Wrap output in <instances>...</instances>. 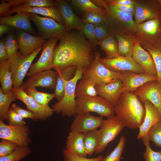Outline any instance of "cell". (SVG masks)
Here are the masks:
<instances>
[{
  "instance_id": "obj_1",
  "label": "cell",
  "mask_w": 161,
  "mask_h": 161,
  "mask_svg": "<svg viewBox=\"0 0 161 161\" xmlns=\"http://www.w3.org/2000/svg\"><path fill=\"white\" fill-rule=\"evenodd\" d=\"M55 47L53 65L56 71L74 66L84 72L91 66L95 49L81 30L67 31Z\"/></svg>"
},
{
  "instance_id": "obj_2",
  "label": "cell",
  "mask_w": 161,
  "mask_h": 161,
  "mask_svg": "<svg viewBox=\"0 0 161 161\" xmlns=\"http://www.w3.org/2000/svg\"><path fill=\"white\" fill-rule=\"evenodd\" d=\"M114 109L115 116L125 127L131 129H139L144 120L145 114L144 104L135 92H123Z\"/></svg>"
},
{
  "instance_id": "obj_3",
  "label": "cell",
  "mask_w": 161,
  "mask_h": 161,
  "mask_svg": "<svg viewBox=\"0 0 161 161\" xmlns=\"http://www.w3.org/2000/svg\"><path fill=\"white\" fill-rule=\"evenodd\" d=\"M103 8L104 23L111 33L129 32L134 33L137 24L131 14L121 11L115 7L107 5L105 0H92Z\"/></svg>"
},
{
  "instance_id": "obj_4",
  "label": "cell",
  "mask_w": 161,
  "mask_h": 161,
  "mask_svg": "<svg viewBox=\"0 0 161 161\" xmlns=\"http://www.w3.org/2000/svg\"><path fill=\"white\" fill-rule=\"evenodd\" d=\"M133 34L144 49H157L161 40V16L137 24Z\"/></svg>"
},
{
  "instance_id": "obj_5",
  "label": "cell",
  "mask_w": 161,
  "mask_h": 161,
  "mask_svg": "<svg viewBox=\"0 0 161 161\" xmlns=\"http://www.w3.org/2000/svg\"><path fill=\"white\" fill-rule=\"evenodd\" d=\"M83 72V70L77 68L74 77L66 83L62 99L52 106L54 112L69 117L77 114L75 89L78 82L82 78Z\"/></svg>"
},
{
  "instance_id": "obj_6",
  "label": "cell",
  "mask_w": 161,
  "mask_h": 161,
  "mask_svg": "<svg viewBox=\"0 0 161 161\" xmlns=\"http://www.w3.org/2000/svg\"><path fill=\"white\" fill-rule=\"evenodd\" d=\"M76 102L77 114L94 112L107 117L115 114L114 106L100 96L77 98Z\"/></svg>"
},
{
  "instance_id": "obj_7",
  "label": "cell",
  "mask_w": 161,
  "mask_h": 161,
  "mask_svg": "<svg viewBox=\"0 0 161 161\" xmlns=\"http://www.w3.org/2000/svg\"><path fill=\"white\" fill-rule=\"evenodd\" d=\"M100 53L95 51L92 64L84 72L83 75L96 85L107 83L116 79L121 80L122 72L114 71L107 68L100 62Z\"/></svg>"
},
{
  "instance_id": "obj_8",
  "label": "cell",
  "mask_w": 161,
  "mask_h": 161,
  "mask_svg": "<svg viewBox=\"0 0 161 161\" xmlns=\"http://www.w3.org/2000/svg\"><path fill=\"white\" fill-rule=\"evenodd\" d=\"M30 18L37 27L39 36L45 39L57 38L59 39L66 32L65 25L51 18L32 13H30Z\"/></svg>"
},
{
  "instance_id": "obj_9",
  "label": "cell",
  "mask_w": 161,
  "mask_h": 161,
  "mask_svg": "<svg viewBox=\"0 0 161 161\" xmlns=\"http://www.w3.org/2000/svg\"><path fill=\"white\" fill-rule=\"evenodd\" d=\"M124 127L115 115L109 116L103 120L99 129L100 141L95 154L103 152L109 143L115 139Z\"/></svg>"
},
{
  "instance_id": "obj_10",
  "label": "cell",
  "mask_w": 161,
  "mask_h": 161,
  "mask_svg": "<svg viewBox=\"0 0 161 161\" xmlns=\"http://www.w3.org/2000/svg\"><path fill=\"white\" fill-rule=\"evenodd\" d=\"M30 130L26 124L7 125L0 120V138L10 141L20 146H28L31 142Z\"/></svg>"
},
{
  "instance_id": "obj_11",
  "label": "cell",
  "mask_w": 161,
  "mask_h": 161,
  "mask_svg": "<svg viewBox=\"0 0 161 161\" xmlns=\"http://www.w3.org/2000/svg\"><path fill=\"white\" fill-rule=\"evenodd\" d=\"M42 48H39L26 56H23L19 52H18L15 62L10 67V71L12 73L13 88H18L22 86L23 79L28 72L33 61Z\"/></svg>"
},
{
  "instance_id": "obj_12",
  "label": "cell",
  "mask_w": 161,
  "mask_h": 161,
  "mask_svg": "<svg viewBox=\"0 0 161 161\" xmlns=\"http://www.w3.org/2000/svg\"><path fill=\"white\" fill-rule=\"evenodd\" d=\"M58 40L57 38L48 39L43 47L40 57L35 63L32 64L26 75L30 77L37 73L54 69V52Z\"/></svg>"
},
{
  "instance_id": "obj_13",
  "label": "cell",
  "mask_w": 161,
  "mask_h": 161,
  "mask_svg": "<svg viewBox=\"0 0 161 161\" xmlns=\"http://www.w3.org/2000/svg\"><path fill=\"white\" fill-rule=\"evenodd\" d=\"M134 1L135 7L134 20L137 24L161 16V10L157 0Z\"/></svg>"
},
{
  "instance_id": "obj_14",
  "label": "cell",
  "mask_w": 161,
  "mask_h": 161,
  "mask_svg": "<svg viewBox=\"0 0 161 161\" xmlns=\"http://www.w3.org/2000/svg\"><path fill=\"white\" fill-rule=\"evenodd\" d=\"M16 99L24 103L28 110L32 112L38 120H44L50 117L54 113L53 109L50 106L41 105L33 98L28 95L22 87L13 88Z\"/></svg>"
},
{
  "instance_id": "obj_15",
  "label": "cell",
  "mask_w": 161,
  "mask_h": 161,
  "mask_svg": "<svg viewBox=\"0 0 161 161\" xmlns=\"http://www.w3.org/2000/svg\"><path fill=\"white\" fill-rule=\"evenodd\" d=\"M57 75L56 71L52 70L41 72L30 76L21 86L25 91L38 87L55 89Z\"/></svg>"
},
{
  "instance_id": "obj_16",
  "label": "cell",
  "mask_w": 161,
  "mask_h": 161,
  "mask_svg": "<svg viewBox=\"0 0 161 161\" xmlns=\"http://www.w3.org/2000/svg\"><path fill=\"white\" fill-rule=\"evenodd\" d=\"M100 61L107 68L114 71H130L137 73H145L132 57L119 55L113 59L100 58Z\"/></svg>"
},
{
  "instance_id": "obj_17",
  "label": "cell",
  "mask_w": 161,
  "mask_h": 161,
  "mask_svg": "<svg viewBox=\"0 0 161 161\" xmlns=\"http://www.w3.org/2000/svg\"><path fill=\"white\" fill-rule=\"evenodd\" d=\"M140 100L143 103L148 101L153 104L161 114V86L157 80L147 82L135 92Z\"/></svg>"
},
{
  "instance_id": "obj_18",
  "label": "cell",
  "mask_w": 161,
  "mask_h": 161,
  "mask_svg": "<svg viewBox=\"0 0 161 161\" xmlns=\"http://www.w3.org/2000/svg\"><path fill=\"white\" fill-rule=\"evenodd\" d=\"M16 34L19 52L24 56L28 55L36 49L43 47L47 41L40 36L19 30H16Z\"/></svg>"
},
{
  "instance_id": "obj_19",
  "label": "cell",
  "mask_w": 161,
  "mask_h": 161,
  "mask_svg": "<svg viewBox=\"0 0 161 161\" xmlns=\"http://www.w3.org/2000/svg\"><path fill=\"white\" fill-rule=\"evenodd\" d=\"M157 77L146 73H137L130 71L122 72V93L126 91L135 92L140 87L151 81L157 80Z\"/></svg>"
},
{
  "instance_id": "obj_20",
  "label": "cell",
  "mask_w": 161,
  "mask_h": 161,
  "mask_svg": "<svg viewBox=\"0 0 161 161\" xmlns=\"http://www.w3.org/2000/svg\"><path fill=\"white\" fill-rule=\"evenodd\" d=\"M103 120L101 116H95L89 113L77 114L71 125V131L86 133L96 129L100 127Z\"/></svg>"
},
{
  "instance_id": "obj_21",
  "label": "cell",
  "mask_w": 161,
  "mask_h": 161,
  "mask_svg": "<svg viewBox=\"0 0 161 161\" xmlns=\"http://www.w3.org/2000/svg\"><path fill=\"white\" fill-rule=\"evenodd\" d=\"M132 57L145 73L157 77L156 66L151 55L135 39Z\"/></svg>"
},
{
  "instance_id": "obj_22",
  "label": "cell",
  "mask_w": 161,
  "mask_h": 161,
  "mask_svg": "<svg viewBox=\"0 0 161 161\" xmlns=\"http://www.w3.org/2000/svg\"><path fill=\"white\" fill-rule=\"evenodd\" d=\"M0 23L33 35L36 34L31 23L29 13H20L14 16L1 17Z\"/></svg>"
},
{
  "instance_id": "obj_23",
  "label": "cell",
  "mask_w": 161,
  "mask_h": 161,
  "mask_svg": "<svg viewBox=\"0 0 161 161\" xmlns=\"http://www.w3.org/2000/svg\"><path fill=\"white\" fill-rule=\"evenodd\" d=\"M64 21L66 32L76 29L80 30L83 22L73 12L71 7L64 0L54 1Z\"/></svg>"
},
{
  "instance_id": "obj_24",
  "label": "cell",
  "mask_w": 161,
  "mask_h": 161,
  "mask_svg": "<svg viewBox=\"0 0 161 161\" xmlns=\"http://www.w3.org/2000/svg\"><path fill=\"white\" fill-rule=\"evenodd\" d=\"M22 12L32 13L44 16L53 18L58 23L64 25L61 15L56 6L50 7H17L12 8L4 16H10L14 13Z\"/></svg>"
},
{
  "instance_id": "obj_25",
  "label": "cell",
  "mask_w": 161,
  "mask_h": 161,
  "mask_svg": "<svg viewBox=\"0 0 161 161\" xmlns=\"http://www.w3.org/2000/svg\"><path fill=\"white\" fill-rule=\"evenodd\" d=\"M95 88L98 95L114 106L122 93V81L116 79L107 83L95 85Z\"/></svg>"
},
{
  "instance_id": "obj_26",
  "label": "cell",
  "mask_w": 161,
  "mask_h": 161,
  "mask_svg": "<svg viewBox=\"0 0 161 161\" xmlns=\"http://www.w3.org/2000/svg\"><path fill=\"white\" fill-rule=\"evenodd\" d=\"M145 114L143 121L140 127L137 136L138 139L147 135L151 128L156 123L161 121V114L157 108L151 102L147 101L144 103Z\"/></svg>"
},
{
  "instance_id": "obj_27",
  "label": "cell",
  "mask_w": 161,
  "mask_h": 161,
  "mask_svg": "<svg viewBox=\"0 0 161 161\" xmlns=\"http://www.w3.org/2000/svg\"><path fill=\"white\" fill-rule=\"evenodd\" d=\"M112 33L117 40L119 55L124 57H132L135 43L133 34L129 32Z\"/></svg>"
},
{
  "instance_id": "obj_28",
  "label": "cell",
  "mask_w": 161,
  "mask_h": 161,
  "mask_svg": "<svg viewBox=\"0 0 161 161\" xmlns=\"http://www.w3.org/2000/svg\"><path fill=\"white\" fill-rule=\"evenodd\" d=\"M85 134L71 131L66 138V149L74 154L86 157L87 155L84 142Z\"/></svg>"
},
{
  "instance_id": "obj_29",
  "label": "cell",
  "mask_w": 161,
  "mask_h": 161,
  "mask_svg": "<svg viewBox=\"0 0 161 161\" xmlns=\"http://www.w3.org/2000/svg\"><path fill=\"white\" fill-rule=\"evenodd\" d=\"M77 69L75 67L70 66L56 71L58 75L54 94L58 102L62 99L64 93L65 84L74 77Z\"/></svg>"
},
{
  "instance_id": "obj_30",
  "label": "cell",
  "mask_w": 161,
  "mask_h": 161,
  "mask_svg": "<svg viewBox=\"0 0 161 161\" xmlns=\"http://www.w3.org/2000/svg\"><path fill=\"white\" fill-rule=\"evenodd\" d=\"M98 45L105 52L107 59L115 58L119 55L117 40L111 33L108 36L99 41Z\"/></svg>"
},
{
  "instance_id": "obj_31",
  "label": "cell",
  "mask_w": 161,
  "mask_h": 161,
  "mask_svg": "<svg viewBox=\"0 0 161 161\" xmlns=\"http://www.w3.org/2000/svg\"><path fill=\"white\" fill-rule=\"evenodd\" d=\"M96 85L83 75L76 87V98L85 96H95L98 94L95 88Z\"/></svg>"
},
{
  "instance_id": "obj_32",
  "label": "cell",
  "mask_w": 161,
  "mask_h": 161,
  "mask_svg": "<svg viewBox=\"0 0 161 161\" xmlns=\"http://www.w3.org/2000/svg\"><path fill=\"white\" fill-rule=\"evenodd\" d=\"M9 61L0 63V81L2 92L6 94L12 90L13 83L12 73L10 71Z\"/></svg>"
},
{
  "instance_id": "obj_33",
  "label": "cell",
  "mask_w": 161,
  "mask_h": 161,
  "mask_svg": "<svg viewBox=\"0 0 161 161\" xmlns=\"http://www.w3.org/2000/svg\"><path fill=\"white\" fill-rule=\"evenodd\" d=\"M100 137V130L97 129L85 133L84 145L87 155H91L95 152L99 144Z\"/></svg>"
},
{
  "instance_id": "obj_34",
  "label": "cell",
  "mask_w": 161,
  "mask_h": 161,
  "mask_svg": "<svg viewBox=\"0 0 161 161\" xmlns=\"http://www.w3.org/2000/svg\"><path fill=\"white\" fill-rule=\"evenodd\" d=\"M4 40L5 45L10 65L16 62L19 46L16 36L12 32L8 33Z\"/></svg>"
},
{
  "instance_id": "obj_35",
  "label": "cell",
  "mask_w": 161,
  "mask_h": 161,
  "mask_svg": "<svg viewBox=\"0 0 161 161\" xmlns=\"http://www.w3.org/2000/svg\"><path fill=\"white\" fill-rule=\"evenodd\" d=\"M12 8L19 7H46L55 6L54 1L51 0H7Z\"/></svg>"
},
{
  "instance_id": "obj_36",
  "label": "cell",
  "mask_w": 161,
  "mask_h": 161,
  "mask_svg": "<svg viewBox=\"0 0 161 161\" xmlns=\"http://www.w3.org/2000/svg\"><path fill=\"white\" fill-rule=\"evenodd\" d=\"M16 96L12 90L7 93H4L0 88V120H6L9 107L11 103L15 101Z\"/></svg>"
},
{
  "instance_id": "obj_37",
  "label": "cell",
  "mask_w": 161,
  "mask_h": 161,
  "mask_svg": "<svg viewBox=\"0 0 161 161\" xmlns=\"http://www.w3.org/2000/svg\"><path fill=\"white\" fill-rule=\"evenodd\" d=\"M72 4L83 13L93 12L103 15V9L98 6L90 0H72Z\"/></svg>"
},
{
  "instance_id": "obj_38",
  "label": "cell",
  "mask_w": 161,
  "mask_h": 161,
  "mask_svg": "<svg viewBox=\"0 0 161 161\" xmlns=\"http://www.w3.org/2000/svg\"><path fill=\"white\" fill-rule=\"evenodd\" d=\"M27 94L33 98L41 106H49V103L54 97H55L54 94L43 92L38 91L36 88L30 89L25 91Z\"/></svg>"
},
{
  "instance_id": "obj_39",
  "label": "cell",
  "mask_w": 161,
  "mask_h": 161,
  "mask_svg": "<svg viewBox=\"0 0 161 161\" xmlns=\"http://www.w3.org/2000/svg\"><path fill=\"white\" fill-rule=\"evenodd\" d=\"M31 152L28 146H18L12 153L4 157H0V161H19Z\"/></svg>"
},
{
  "instance_id": "obj_40",
  "label": "cell",
  "mask_w": 161,
  "mask_h": 161,
  "mask_svg": "<svg viewBox=\"0 0 161 161\" xmlns=\"http://www.w3.org/2000/svg\"><path fill=\"white\" fill-rule=\"evenodd\" d=\"M126 142V137L121 135L119 142L115 148L109 154L103 157L102 161H120L122 155Z\"/></svg>"
},
{
  "instance_id": "obj_41",
  "label": "cell",
  "mask_w": 161,
  "mask_h": 161,
  "mask_svg": "<svg viewBox=\"0 0 161 161\" xmlns=\"http://www.w3.org/2000/svg\"><path fill=\"white\" fill-rule=\"evenodd\" d=\"M141 139L146 147L145 151L143 154L144 161H161V150L156 151L152 149L150 145L148 134Z\"/></svg>"
},
{
  "instance_id": "obj_42",
  "label": "cell",
  "mask_w": 161,
  "mask_h": 161,
  "mask_svg": "<svg viewBox=\"0 0 161 161\" xmlns=\"http://www.w3.org/2000/svg\"><path fill=\"white\" fill-rule=\"evenodd\" d=\"M86 38L93 45L95 48L98 41L95 36L94 24L83 22L81 30Z\"/></svg>"
},
{
  "instance_id": "obj_43",
  "label": "cell",
  "mask_w": 161,
  "mask_h": 161,
  "mask_svg": "<svg viewBox=\"0 0 161 161\" xmlns=\"http://www.w3.org/2000/svg\"><path fill=\"white\" fill-rule=\"evenodd\" d=\"M149 141L153 142L157 147L161 148V121L154 125L148 133Z\"/></svg>"
},
{
  "instance_id": "obj_44",
  "label": "cell",
  "mask_w": 161,
  "mask_h": 161,
  "mask_svg": "<svg viewBox=\"0 0 161 161\" xmlns=\"http://www.w3.org/2000/svg\"><path fill=\"white\" fill-rule=\"evenodd\" d=\"M63 161H102L103 157L100 155L93 158H87L82 157L72 153L66 149L63 151Z\"/></svg>"
},
{
  "instance_id": "obj_45",
  "label": "cell",
  "mask_w": 161,
  "mask_h": 161,
  "mask_svg": "<svg viewBox=\"0 0 161 161\" xmlns=\"http://www.w3.org/2000/svg\"><path fill=\"white\" fill-rule=\"evenodd\" d=\"M151 55L155 64L157 83L161 86V52L156 49H146Z\"/></svg>"
},
{
  "instance_id": "obj_46",
  "label": "cell",
  "mask_w": 161,
  "mask_h": 161,
  "mask_svg": "<svg viewBox=\"0 0 161 161\" xmlns=\"http://www.w3.org/2000/svg\"><path fill=\"white\" fill-rule=\"evenodd\" d=\"M83 22L90 23L93 24L104 23L103 15L93 12H88L83 13Z\"/></svg>"
},
{
  "instance_id": "obj_47",
  "label": "cell",
  "mask_w": 161,
  "mask_h": 161,
  "mask_svg": "<svg viewBox=\"0 0 161 161\" xmlns=\"http://www.w3.org/2000/svg\"><path fill=\"white\" fill-rule=\"evenodd\" d=\"M1 139L0 142V157L10 154L18 146L17 144L10 141Z\"/></svg>"
},
{
  "instance_id": "obj_48",
  "label": "cell",
  "mask_w": 161,
  "mask_h": 161,
  "mask_svg": "<svg viewBox=\"0 0 161 161\" xmlns=\"http://www.w3.org/2000/svg\"><path fill=\"white\" fill-rule=\"evenodd\" d=\"M94 26L95 36L98 41L103 40L111 34L104 23L95 24Z\"/></svg>"
},
{
  "instance_id": "obj_49",
  "label": "cell",
  "mask_w": 161,
  "mask_h": 161,
  "mask_svg": "<svg viewBox=\"0 0 161 161\" xmlns=\"http://www.w3.org/2000/svg\"><path fill=\"white\" fill-rule=\"evenodd\" d=\"M6 120L9 123V125L12 126L26 124L24 119L12 107L8 111Z\"/></svg>"
},
{
  "instance_id": "obj_50",
  "label": "cell",
  "mask_w": 161,
  "mask_h": 161,
  "mask_svg": "<svg viewBox=\"0 0 161 161\" xmlns=\"http://www.w3.org/2000/svg\"><path fill=\"white\" fill-rule=\"evenodd\" d=\"M11 107L24 119V118H30L34 120H38L32 112L28 110L24 109L15 103L12 104Z\"/></svg>"
},
{
  "instance_id": "obj_51",
  "label": "cell",
  "mask_w": 161,
  "mask_h": 161,
  "mask_svg": "<svg viewBox=\"0 0 161 161\" xmlns=\"http://www.w3.org/2000/svg\"><path fill=\"white\" fill-rule=\"evenodd\" d=\"M106 3L109 5H132L134 4V0H105Z\"/></svg>"
},
{
  "instance_id": "obj_52",
  "label": "cell",
  "mask_w": 161,
  "mask_h": 161,
  "mask_svg": "<svg viewBox=\"0 0 161 161\" xmlns=\"http://www.w3.org/2000/svg\"><path fill=\"white\" fill-rule=\"evenodd\" d=\"M11 5L6 0H1L0 4V16L4 17L12 9Z\"/></svg>"
},
{
  "instance_id": "obj_53",
  "label": "cell",
  "mask_w": 161,
  "mask_h": 161,
  "mask_svg": "<svg viewBox=\"0 0 161 161\" xmlns=\"http://www.w3.org/2000/svg\"><path fill=\"white\" fill-rule=\"evenodd\" d=\"M8 61L7 53L6 49L4 40L0 42V63Z\"/></svg>"
},
{
  "instance_id": "obj_54",
  "label": "cell",
  "mask_w": 161,
  "mask_h": 161,
  "mask_svg": "<svg viewBox=\"0 0 161 161\" xmlns=\"http://www.w3.org/2000/svg\"><path fill=\"white\" fill-rule=\"evenodd\" d=\"M113 6L121 11L131 14L133 16H134L135 10L134 4L129 6L116 5Z\"/></svg>"
},
{
  "instance_id": "obj_55",
  "label": "cell",
  "mask_w": 161,
  "mask_h": 161,
  "mask_svg": "<svg viewBox=\"0 0 161 161\" xmlns=\"http://www.w3.org/2000/svg\"><path fill=\"white\" fill-rule=\"evenodd\" d=\"M12 30V28L7 25L0 24V37H1L4 34L8 33Z\"/></svg>"
},
{
  "instance_id": "obj_56",
  "label": "cell",
  "mask_w": 161,
  "mask_h": 161,
  "mask_svg": "<svg viewBox=\"0 0 161 161\" xmlns=\"http://www.w3.org/2000/svg\"><path fill=\"white\" fill-rule=\"evenodd\" d=\"M157 49L161 52V40Z\"/></svg>"
},
{
  "instance_id": "obj_57",
  "label": "cell",
  "mask_w": 161,
  "mask_h": 161,
  "mask_svg": "<svg viewBox=\"0 0 161 161\" xmlns=\"http://www.w3.org/2000/svg\"><path fill=\"white\" fill-rule=\"evenodd\" d=\"M158 2L161 10V0H157Z\"/></svg>"
}]
</instances>
